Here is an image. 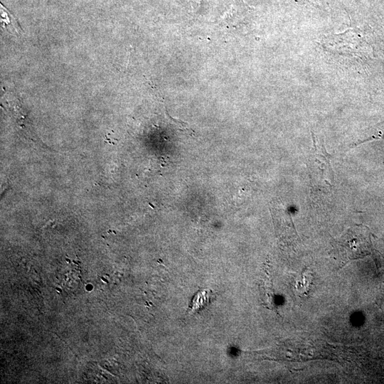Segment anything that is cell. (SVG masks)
Returning <instances> with one entry per match:
<instances>
[{"label": "cell", "mask_w": 384, "mask_h": 384, "mask_svg": "<svg viewBox=\"0 0 384 384\" xmlns=\"http://www.w3.org/2000/svg\"><path fill=\"white\" fill-rule=\"evenodd\" d=\"M333 246L341 267L351 260L371 253L370 233L366 225H356L349 228L338 240H334Z\"/></svg>", "instance_id": "1"}, {"label": "cell", "mask_w": 384, "mask_h": 384, "mask_svg": "<svg viewBox=\"0 0 384 384\" xmlns=\"http://www.w3.org/2000/svg\"><path fill=\"white\" fill-rule=\"evenodd\" d=\"M314 152L308 159L311 181L314 184L331 188L334 183V173L331 164V156L327 153L323 140L311 132Z\"/></svg>", "instance_id": "2"}, {"label": "cell", "mask_w": 384, "mask_h": 384, "mask_svg": "<svg viewBox=\"0 0 384 384\" xmlns=\"http://www.w3.org/2000/svg\"><path fill=\"white\" fill-rule=\"evenodd\" d=\"M274 215L277 217V225L280 227V231L285 238L295 240L298 235L295 229L290 213L284 208H279L276 210Z\"/></svg>", "instance_id": "3"}, {"label": "cell", "mask_w": 384, "mask_h": 384, "mask_svg": "<svg viewBox=\"0 0 384 384\" xmlns=\"http://www.w3.org/2000/svg\"><path fill=\"white\" fill-rule=\"evenodd\" d=\"M247 6L243 0H233L230 9L221 16V21L230 27H237L244 18Z\"/></svg>", "instance_id": "4"}, {"label": "cell", "mask_w": 384, "mask_h": 384, "mask_svg": "<svg viewBox=\"0 0 384 384\" xmlns=\"http://www.w3.org/2000/svg\"><path fill=\"white\" fill-rule=\"evenodd\" d=\"M210 296L211 291L209 289L198 292L191 301L189 305L191 311L202 309L210 301Z\"/></svg>", "instance_id": "5"}]
</instances>
